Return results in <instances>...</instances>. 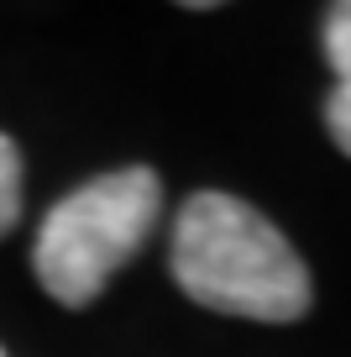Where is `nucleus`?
Instances as JSON below:
<instances>
[{"label": "nucleus", "instance_id": "nucleus-6", "mask_svg": "<svg viewBox=\"0 0 351 357\" xmlns=\"http://www.w3.org/2000/svg\"><path fill=\"white\" fill-rule=\"evenodd\" d=\"M0 357H6V352H0Z\"/></svg>", "mask_w": 351, "mask_h": 357}, {"label": "nucleus", "instance_id": "nucleus-3", "mask_svg": "<svg viewBox=\"0 0 351 357\" xmlns=\"http://www.w3.org/2000/svg\"><path fill=\"white\" fill-rule=\"evenodd\" d=\"M16 215H22V153L0 132V236L16 226Z\"/></svg>", "mask_w": 351, "mask_h": 357}, {"label": "nucleus", "instance_id": "nucleus-2", "mask_svg": "<svg viewBox=\"0 0 351 357\" xmlns=\"http://www.w3.org/2000/svg\"><path fill=\"white\" fill-rule=\"evenodd\" d=\"M157 211H163V178L153 168H116L79 184L68 200L47 211L37 231L32 268L42 289L68 310L100 300V289L153 236Z\"/></svg>", "mask_w": 351, "mask_h": 357}, {"label": "nucleus", "instance_id": "nucleus-1", "mask_svg": "<svg viewBox=\"0 0 351 357\" xmlns=\"http://www.w3.org/2000/svg\"><path fill=\"white\" fill-rule=\"evenodd\" d=\"M173 279L194 305L283 326L315 300L304 257L257 205L199 190L173 226Z\"/></svg>", "mask_w": 351, "mask_h": 357}, {"label": "nucleus", "instance_id": "nucleus-4", "mask_svg": "<svg viewBox=\"0 0 351 357\" xmlns=\"http://www.w3.org/2000/svg\"><path fill=\"white\" fill-rule=\"evenodd\" d=\"M325 58L336 68V79H351V0L325 11Z\"/></svg>", "mask_w": 351, "mask_h": 357}, {"label": "nucleus", "instance_id": "nucleus-5", "mask_svg": "<svg viewBox=\"0 0 351 357\" xmlns=\"http://www.w3.org/2000/svg\"><path fill=\"white\" fill-rule=\"evenodd\" d=\"M325 126L336 137V147L351 158V79H336V89H330V100H325Z\"/></svg>", "mask_w": 351, "mask_h": 357}]
</instances>
